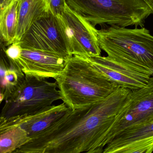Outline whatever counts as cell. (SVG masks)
<instances>
[{
    "label": "cell",
    "mask_w": 153,
    "mask_h": 153,
    "mask_svg": "<svg viewBox=\"0 0 153 153\" xmlns=\"http://www.w3.org/2000/svg\"><path fill=\"white\" fill-rule=\"evenodd\" d=\"M131 90L117 88L103 100L65 114L14 153H102L105 139Z\"/></svg>",
    "instance_id": "1"
},
{
    "label": "cell",
    "mask_w": 153,
    "mask_h": 153,
    "mask_svg": "<svg viewBox=\"0 0 153 153\" xmlns=\"http://www.w3.org/2000/svg\"><path fill=\"white\" fill-rule=\"evenodd\" d=\"M55 79L62 100L71 110L94 104L110 95L117 88L87 59L73 56L67 60Z\"/></svg>",
    "instance_id": "2"
},
{
    "label": "cell",
    "mask_w": 153,
    "mask_h": 153,
    "mask_svg": "<svg viewBox=\"0 0 153 153\" xmlns=\"http://www.w3.org/2000/svg\"><path fill=\"white\" fill-rule=\"evenodd\" d=\"M97 36L101 50L107 53L108 58L152 76L153 36L146 28L111 26L97 30Z\"/></svg>",
    "instance_id": "3"
},
{
    "label": "cell",
    "mask_w": 153,
    "mask_h": 153,
    "mask_svg": "<svg viewBox=\"0 0 153 153\" xmlns=\"http://www.w3.org/2000/svg\"><path fill=\"white\" fill-rule=\"evenodd\" d=\"M68 6L93 26L143 27L153 14L144 0H66Z\"/></svg>",
    "instance_id": "4"
},
{
    "label": "cell",
    "mask_w": 153,
    "mask_h": 153,
    "mask_svg": "<svg viewBox=\"0 0 153 153\" xmlns=\"http://www.w3.org/2000/svg\"><path fill=\"white\" fill-rule=\"evenodd\" d=\"M25 76V79L5 100L1 118L7 119L29 115L62 100L56 81Z\"/></svg>",
    "instance_id": "5"
},
{
    "label": "cell",
    "mask_w": 153,
    "mask_h": 153,
    "mask_svg": "<svg viewBox=\"0 0 153 153\" xmlns=\"http://www.w3.org/2000/svg\"><path fill=\"white\" fill-rule=\"evenodd\" d=\"M18 43L23 49L50 53L66 60L73 56L60 17L50 10L33 24Z\"/></svg>",
    "instance_id": "6"
},
{
    "label": "cell",
    "mask_w": 153,
    "mask_h": 153,
    "mask_svg": "<svg viewBox=\"0 0 153 153\" xmlns=\"http://www.w3.org/2000/svg\"><path fill=\"white\" fill-rule=\"evenodd\" d=\"M60 17L73 56L87 59L101 56L95 27L67 4Z\"/></svg>",
    "instance_id": "7"
},
{
    "label": "cell",
    "mask_w": 153,
    "mask_h": 153,
    "mask_svg": "<svg viewBox=\"0 0 153 153\" xmlns=\"http://www.w3.org/2000/svg\"><path fill=\"white\" fill-rule=\"evenodd\" d=\"M153 115V76L145 87L131 90L105 139L106 146L126 129L139 124Z\"/></svg>",
    "instance_id": "8"
},
{
    "label": "cell",
    "mask_w": 153,
    "mask_h": 153,
    "mask_svg": "<svg viewBox=\"0 0 153 153\" xmlns=\"http://www.w3.org/2000/svg\"><path fill=\"white\" fill-rule=\"evenodd\" d=\"M88 59L107 79L121 87L131 90L142 88L148 85L151 77L116 62L107 56Z\"/></svg>",
    "instance_id": "9"
},
{
    "label": "cell",
    "mask_w": 153,
    "mask_h": 153,
    "mask_svg": "<svg viewBox=\"0 0 153 153\" xmlns=\"http://www.w3.org/2000/svg\"><path fill=\"white\" fill-rule=\"evenodd\" d=\"M67 61L50 53L23 49L17 62L25 76L55 79L62 72Z\"/></svg>",
    "instance_id": "10"
},
{
    "label": "cell",
    "mask_w": 153,
    "mask_h": 153,
    "mask_svg": "<svg viewBox=\"0 0 153 153\" xmlns=\"http://www.w3.org/2000/svg\"><path fill=\"white\" fill-rule=\"evenodd\" d=\"M65 103L51 105L29 115L18 116L10 119L0 118V131L15 126H20L30 137L49 128L69 110Z\"/></svg>",
    "instance_id": "11"
},
{
    "label": "cell",
    "mask_w": 153,
    "mask_h": 153,
    "mask_svg": "<svg viewBox=\"0 0 153 153\" xmlns=\"http://www.w3.org/2000/svg\"><path fill=\"white\" fill-rule=\"evenodd\" d=\"M153 139V115L116 136L104 149V153H123L128 147Z\"/></svg>",
    "instance_id": "12"
},
{
    "label": "cell",
    "mask_w": 153,
    "mask_h": 153,
    "mask_svg": "<svg viewBox=\"0 0 153 153\" xmlns=\"http://www.w3.org/2000/svg\"><path fill=\"white\" fill-rule=\"evenodd\" d=\"M49 10L45 0H18L17 25L14 43H18L33 24Z\"/></svg>",
    "instance_id": "13"
},
{
    "label": "cell",
    "mask_w": 153,
    "mask_h": 153,
    "mask_svg": "<svg viewBox=\"0 0 153 153\" xmlns=\"http://www.w3.org/2000/svg\"><path fill=\"white\" fill-rule=\"evenodd\" d=\"M8 60L9 66L2 57L1 60V102L6 100L25 77L17 62Z\"/></svg>",
    "instance_id": "14"
},
{
    "label": "cell",
    "mask_w": 153,
    "mask_h": 153,
    "mask_svg": "<svg viewBox=\"0 0 153 153\" xmlns=\"http://www.w3.org/2000/svg\"><path fill=\"white\" fill-rule=\"evenodd\" d=\"M18 0H12L1 9L0 36L1 43L9 46L15 42L17 25Z\"/></svg>",
    "instance_id": "15"
},
{
    "label": "cell",
    "mask_w": 153,
    "mask_h": 153,
    "mask_svg": "<svg viewBox=\"0 0 153 153\" xmlns=\"http://www.w3.org/2000/svg\"><path fill=\"white\" fill-rule=\"evenodd\" d=\"M31 140L28 133L20 126L0 131V153H14Z\"/></svg>",
    "instance_id": "16"
},
{
    "label": "cell",
    "mask_w": 153,
    "mask_h": 153,
    "mask_svg": "<svg viewBox=\"0 0 153 153\" xmlns=\"http://www.w3.org/2000/svg\"><path fill=\"white\" fill-rule=\"evenodd\" d=\"M45 1L50 10L56 16H61L67 5L66 0H45Z\"/></svg>",
    "instance_id": "17"
},
{
    "label": "cell",
    "mask_w": 153,
    "mask_h": 153,
    "mask_svg": "<svg viewBox=\"0 0 153 153\" xmlns=\"http://www.w3.org/2000/svg\"><path fill=\"white\" fill-rule=\"evenodd\" d=\"M22 50L23 48L19 44L13 43L4 51L8 59L17 61L21 56Z\"/></svg>",
    "instance_id": "18"
},
{
    "label": "cell",
    "mask_w": 153,
    "mask_h": 153,
    "mask_svg": "<svg viewBox=\"0 0 153 153\" xmlns=\"http://www.w3.org/2000/svg\"><path fill=\"white\" fill-rule=\"evenodd\" d=\"M12 0H0V7L1 9L7 5Z\"/></svg>",
    "instance_id": "19"
},
{
    "label": "cell",
    "mask_w": 153,
    "mask_h": 153,
    "mask_svg": "<svg viewBox=\"0 0 153 153\" xmlns=\"http://www.w3.org/2000/svg\"><path fill=\"white\" fill-rule=\"evenodd\" d=\"M152 10L153 14V0H144Z\"/></svg>",
    "instance_id": "20"
},
{
    "label": "cell",
    "mask_w": 153,
    "mask_h": 153,
    "mask_svg": "<svg viewBox=\"0 0 153 153\" xmlns=\"http://www.w3.org/2000/svg\"><path fill=\"white\" fill-rule=\"evenodd\" d=\"M153 76V73H152V76Z\"/></svg>",
    "instance_id": "21"
}]
</instances>
